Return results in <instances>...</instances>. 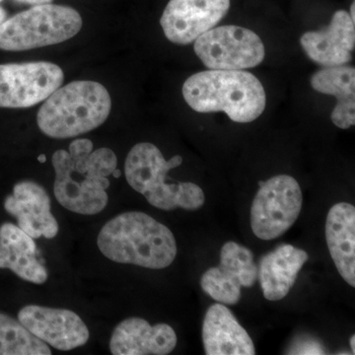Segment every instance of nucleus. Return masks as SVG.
<instances>
[{
  "instance_id": "obj_1",
  "label": "nucleus",
  "mask_w": 355,
  "mask_h": 355,
  "mask_svg": "<svg viewBox=\"0 0 355 355\" xmlns=\"http://www.w3.org/2000/svg\"><path fill=\"white\" fill-rule=\"evenodd\" d=\"M51 161L55 172L53 193L64 209L83 216H95L106 209L108 177L118 164L113 150L103 147L93 151L91 140L76 139L69 153L55 151Z\"/></svg>"
},
{
  "instance_id": "obj_2",
  "label": "nucleus",
  "mask_w": 355,
  "mask_h": 355,
  "mask_svg": "<svg viewBox=\"0 0 355 355\" xmlns=\"http://www.w3.org/2000/svg\"><path fill=\"white\" fill-rule=\"evenodd\" d=\"M101 253L109 260L162 270L177 256V243L170 230L139 211H128L107 222L97 238Z\"/></svg>"
},
{
  "instance_id": "obj_3",
  "label": "nucleus",
  "mask_w": 355,
  "mask_h": 355,
  "mask_svg": "<svg viewBox=\"0 0 355 355\" xmlns=\"http://www.w3.org/2000/svg\"><path fill=\"white\" fill-rule=\"evenodd\" d=\"M184 101L198 113L223 112L235 123L257 120L266 109L265 88L244 70L198 72L183 85Z\"/></svg>"
},
{
  "instance_id": "obj_4",
  "label": "nucleus",
  "mask_w": 355,
  "mask_h": 355,
  "mask_svg": "<svg viewBox=\"0 0 355 355\" xmlns=\"http://www.w3.org/2000/svg\"><path fill=\"white\" fill-rule=\"evenodd\" d=\"M111 109V96L101 83L73 81L46 98L39 110L37 123L48 137L70 139L100 127Z\"/></svg>"
},
{
  "instance_id": "obj_5",
  "label": "nucleus",
  "mask_w": 355,
  "mask_h": 355,
  "mask_svg": "<svg viewBox=\"0 0 355 355\" xmlns=\"http://www.w3.org/2000/svg\"><path fill=\"white\" fill-rule=\"evenodd\" d=\"M81 28L83 18L72 7L36 6L0 25V50L22 51L60 44L76 36Z\"/></svg>"
},
{
  "instance_id": "obj_6",
  "label": "nucleus",
  "mask_w": 355,
  "mask_h": 355,
  "mask_svg": "<svg viewBox=\"0 0 355 355\" xmlns=\"http://www.w3.org/2000/svg\"><path fill=\"white\" fill-rule=\"evenodd\" d=\"M183 158L175 155L166 160L157 146L148 142L135 144L125 159V174L128 184L146 197L147 202L162 210L179 207L184 183H166L168 172L179 167Z\"/></svg>"
},
{
  "instance_id": "obj_7",
  "label": "nucleus",
  "mask_w": 355,
  "mask_h": 355,
  "mask_svg": "<svg viewBox=\"0 0 355 355\" xmlns=\"http://www.w3.org/2000/svg\"><path fill=\"white\" fill-rule=\"evenodd\" d=\"M302 205V191L293 177L279 175L263 182L251 207L254 234L265 241L284 235L297 220Z\"/></svg>"
},
{
  "instance_id": "obj_8",
  "label": "nucleus",
  "mask_w": 355,
  "mask_h": 355,
  "mask_svg": "<svg viewBox=\"0 0 355 355\" xmlns=\"http://www.w3.org/2000/svg\"><path fill=\"white\" fill-rule=\"evenodd\" d=\"M193 49L209 69H252L266 57L265 44L259 35L234 25L212 28L196 40Z\"/></svg>"
},
{
  "instance_id": "obj_9",
  "label": "nucleus",
  "mask_w": 355,
  "mask_h": 355,
  "mask_svg": "<svg viewBox=\"0 0 355 355\" xmlns=\"http://www.w3.org/2000/svg\"><path fill=\"white\" fill-rule=\"evenodd\" d=\"M64 81V71L51 62L0 64V108L35 106L50 97Z\"/></svg>"
},
{
  "instance_id": "obj_10",
  "label": "nucleus",
  "mask_w": 355,
  "mask_h": 355,
  "mask_svg": "<svg viewBox=\"0 0 355 355\" xmlns=\"http://www.w3.org/2000/svg\"><path fill=\"white\" fill-rule=\"evenodd\" d=\"M230 6V0H170L161 16V27L172 43L191 44L216 27Z\"/></svg>"
},
{
  "instance_id": "obj_11",
  "label": "nucleus",
  "mask_w": 355,
  "mask_h": 355,
  "mask_svg": "<svg viewBox=\"0 0 355 355\" xmlns=\"http://www.w3.org/2000/svg\"><path fill=\"white\" fill-rule=\"evenodd\" d=\"M18 321L44 343L69 352L89 340L87 326L73 311L27 305L18 313Z\"/></svg>"
},
{
  "instance_id": "obj_12",
  "label": "nucleus",
  "mask_w": 355,
  "mask_h": 355,
  "mask_svg": "<svg viewBox=\"0 0 355 355\" xmlns=\"http://www.w3.org/2000/svg\"><path fill=\"white\" fill-rule=\"evenodd\" d=\"M4 209L15 217L18 227L33 239H53L58 233V223L51 214V198L39 184L23 181L16 184L12 195L4 200Z\"/></svg>"
},
{
  "instance_id": "obj_13",
  "label": "nucleus",
  "mask_w": 355,
  "mask_h": 355,
  "mask_svg": "<svg viewBox=\"0 0 355 355\" xmlns=\"http://www.w3.org/2000/svg\"><path fill=\"white\" fill-rule=\"evenodd\" d=\"M300 44L307 57L322 67L347 64L355 46L354 21L347 11H336L328 27L304 33Z\"/></svg>"
},
{
  "instance_id": "obj_14",
  "label": "nucleus",
  "mask_w": 355,
  "mask_h": 355,
  "mask_svg": "<svg viewBox=\"0 0 355 355\" xmlns=\"http://www.w3.org/2000/svg\"><path fill=\"white\" fill-rule=\"evenodd\" d=\"M177 335L171 326H151L146 320L133 317L123 320L114 328L110 340L114 355H166L176 347Z\"/></svg>"
},
{
  "instance_id": "obj_15",
  "label": "nucleus",
  "mask_w": 355,
  "mask_h": 355,
  "mask_svg": "<svg viewBox=\"0 0 355 355\" xmlns=\"http://www.w3.org/2000/svg\"><path fill=\"white\" fill-rule=\"evenodd\" d=\"M202 342L207 355H254L251 336L227 307L210 306L202 324Z\"/></svg>"
},
{
  "instance_id": "obj_16",
  "label": "nucleus",
  "mask_w": 355,
  "mask_h": 355,
  "mask_svg": "<svg viewBox=\"0 0 355 355\" xmlns=\"http://www.w3.org/2000/svg\"><path fill=\"white\" fill-rule=\"evenodd\" d=\"M0 268H8L35 284H44L49 279L48 270L37 258L34 239L8 222L0 226Z\"/></svg>"
},
{
  "instance_id": "obj_17",
  "label": "nucleus",
  "mask_w": 355,
  "mask_h": 355,
  "mask_svg": "<svg viewBox=\"0 0 355 355\" xmlns=\"http://www.w3.org/2000/svg\"><path fill=\"white\" fill-rule=\"evenodd\" d=\"M326 240L340 277L355 286V207L349 202L334 205L327 216Z\"/></svg>"
},
{
  "instance_id": "obj_18",
  "label": "nucleus",
  "mask_w": 355,
  "mask_h": 355,
  "mask_svg": "<svg viewBox=\"0 0 355 355\" xmlns=\"http://www.w3.org/2000/svg\"><path fill=\"white\" fill-rule=\"evenodd\" d=\"M308 259L309 256L305 251L287 244L265 254L258 270L265 298L279 301L286 297Z\"/></svg>"
},
{
  "instance_id": "obj_19",
  "label": "nucleus",
  "mask_w": 355,
  "mask_h": 355,
  "mask_svg": "<svg viewBox=\"0 0 355 355\" xmlns=\"http://www.w3.org/2000/svg\"><path fill=\"white\" fill-rule=\"evenodd\" d=\"M311 86L322 94L333 95L336 105L331 114L336 127L347 130L355 125V69L349 65L324 67L311 77Z\"/></svg>"
},
{
  "instance_id": "obj_20",
  "label": "nucleus",
  "mask_w": 355,
  "mask_h": 355,
  "mask_svg": "<svg viewBox=\"0 0 355 355\" xmlns=\"http://www.w3.org/2000/svg\"><path fill=\"white\" fill-rule=\"evenodd\" d=\"M50 347L18 320L0 313V355H51Z\"/></svg>"
},
{
  "instance_id": "obj_21",
  "label": "nucleus",
  "mask_w": 355,
  "mask_h": 355,
  "mask_svg": "<svg viewBox=\"0 0 355 355\" xmlns=\"http://www.w3.org/2000/svg\"><path fill=\"white\" fill-rule=\"evenodd\" d=\"M219 270L240 286L251 287L258 279V266L248 248L233 241L222 247Z\"/></svg>"
},
{
  "instance_id": "obj_22",
  "label": "nucleus",
  "mask_w": 355,
  "mask_h": 355,
  "mask_svg": "<svg viewBox=\"0 0 355 355\" xmlns=\"http://www.w3.org/2000/svg\"><path fill=\"white\" fill-rule=\"evenodd\" d=\"M200 286L207 295L221 304L236 305L241 300V286L226 279L218 266L203 273Z\"/></svg>"
},
{
  "instance_id": "obj_23",
  "label": "nucleus",
  "mask_w": 355,
  "mask_h": 355,
  "mask_svg": "<svg viewBox=\"0 0 355 355\" xmlns=\"http://www.w3.org/2000/svg\"><path fill=\"white\" fill-rule=\"evenodd\" d=\"M291 354H324V349L321 343L313 342V340H305V342L297 343V347L292 349Z\"/></svg>"
},
{
  "instance_id": "obj_24",
  "label": "nucleus",
  "mask_w": 355,
  "mask_h": 355,
  "mask_svg": "<svg viewBox=\"0 0 355 355\" xmlns=\"http://www.w3.org/2000/svg\"><path fill=\"white\" fill-rule=\"evenodd\" d=\"M22 3L32 4V6H43V4L51 3L53 0H17Z\"/></svg>"
},
{
  "instance_id": "obj_25",
  "label": "nucleus",
  "mask_w": 355,
  "mask_h": 355,
  "mask_svg": "<svg viewBox=\"0 0 355 355\" xmlns=\"http://www.w3.org/2000/svg\"><path fill=\"white\" fill-rule=\"evenodd\" d=\"M6 20V11L0 6V25Z\"/></svg>"
},
{
  "instance_id": "obj_26",
  "label": "nucleus",
  "mask_w": 355,
  "mask_h": 355,
  "mask_svg": "<svg viewBox=\"0 0 355 355\" xmlns=\"http://www.w3.org/2000/svg\"><path fill=\"white\" fill-rule=\"evenodd\" d=\"M350 347H352V352L355 354V336H352L349 340Z\"/></svg>"
},
{
  "instance_id": "obj_27",
  "label": "nucleus",
  "mask_w": 355,
  "mask_h": 355,
  "mask_svg": "<svg viewBox=\"0 0 355 355\" xmlns=\"http://www.w3.org/2000/svg\"><path fill=\"white\" fill-rule=\"evenodd\" d=\"M354 6H355V3H354V1L352 2V6H350V11H349V15H350V17H352V19L355 21V18H354Z\"/></svg>"
},
{
  "instance_id": "obj_28",
  "label": "nucleus",
  "mask_w": 355,
  "mask_h": 355,
  "mask_svg": "<svg viewBox=\"0 0 355 355\" xmlns=\"http://www.w3.org/2000/svg\"><path fill=\"white\" fill-rule=\"evenodd\" d=\"M38 160H39V162H41V163L46 162V155H44V154H42V155L39 156Z\"/></svg>"
},
{
  "instance_id": "obj_29",
  "label": "nucleus",
  "mask_w": 355,
  "mask_h": 355,
  "mask_svg": "<svg viewBox=\"0 0 355 355\" xmlns=\"http://www.w3.org/2000/svg\"><path fill=\"white\" fill-rule=\"evenodd\" d=\"M112 175H113V176L114 178H120L121 171H120V170L116 169V170H114V171L113 172V174H112Z\"/></svg>"
},
{
  "instance_id": "obj_30",
  "label": "nucleus",
  "mask_w": 355,
  "mask_h": 355,
  "mask_svg": "<svg viewBox=\"0 0 355 355\" xmlns=\"http://www.w3.org/2000/svg\"><path fill=\"white\" fill-rule=\"evenodd\" d=\"M3 1V0H0V2Z\"/></svg>"
}]
</instances>
